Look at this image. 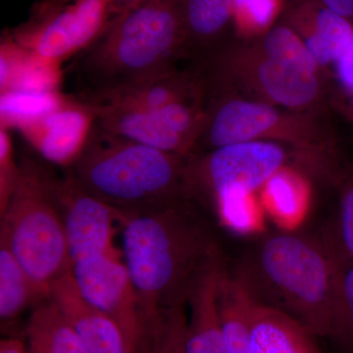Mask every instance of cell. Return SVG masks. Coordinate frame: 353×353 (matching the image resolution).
I'll return each mask as SVG.
<instances>
[{"mask_svg":"<svg viewBox=\"0 0 353 353\" xmlns=\"http://www.w3.org/2000/svg\"><path fill=\"white\" fill-rule=\"evenodd\" d=\"M183 199L122 213V256L138 296L141 326L188 304L199 272L218 250L205 222Z\"/></svg>","mask_w":353,"mask_h":353,"instance_id":"obj_1","label":"cell"},{"mask_svg":"<svg viewBox=\"0 0 353 353\" xmlns=\"http://www.w3.org/2000/svg\"><path fill=\"white\" fill-rule=\"evenodd\" d=\"M183 51L179 0H145L76 53L70 71L79 101L83 105L175 71Z\"/></svg>","mask_w":353,"mask_h":353,"instance_id":"obj_2","label":"cell"},{"mask_svg":"<svg viewBox=\"0 0 353 353\" xmlns=\"http://www.w3.org/2000/svg\"><path fill=\"white\" fill-rule=\"evenodd\" d=\"M189 157L167 152L90 126L69 173L92 194L121 213L190 199Z\"/></svg>","mask_w":353,"mask_h":353,"instance_id":"obj_3","label":"cell"},{"mask_svg":"<svg viewBox=\"0 0 353 353\" xmlns=\"http://www.w3.org/2000/svg\"><path fill=\"white\" fill-rule=\"evenodd\" d=\"M234 274L255 301L292 316L318 338H329L333 269L324 241L289 232L270 234Z\"/></svg>","mask_w":353,"mask_h":353,"instance_id":"obj_4","label":"cell"},{"mask_svg":"<svg viewBox=\"0 0 353 353\" xmlns=\"http://www.w3.org/2000/svg\"><path fill=\"white\" fill-rule=\"evenodd\" d=\"M3 241L31 279L41 299L72 270L55 178L32 160L19 165L17 182L3 212Z\"/></svg>","mask_w":353,"mask_h":353,"instance_id":"obj_5","label":"cell"},{"mask_svg":"<svg viewBox=\"0 0 353 353\" xmlns=\"http://www.w3.org/2000/svg\"><path fill=\"white\" fill-rule=\"evenodd\" d=\"M283 148L273 143L252 141L211 150L202 159L189 158L187 172L188 196L201 190L220 202L248 199L267 183L285 163Z\"/></svg>","mask_w":353,"mask_h":353,"instance_id":"obj_6","label":"cell"},{"mask_svg":"<svg viewBox=\"0 0 353 353\" xmlns=\"http://www.w3.org/2000/svg\"><path fill=\"white\" fill-rule=\"evenodd\" d=\"M109 0H57L16 32V43L43 61L54 63L79 52L110 22Z\"/></svg>","mask_w":353,"mask_h":353,"instance_id":"obj_7","label":"cell"},{"mask_svg":"<svg viewBox=\"0 0 353 353\" xmlns=\"http://www.w3.org/2000/svg\"><path fill=\"white\" fill-rule=\"evenodd\" d=\"M71 275L85 301L112 319L132 352L138 353L141 334L138 296L122 252L74 264Z\"/></svg>","mask_w":353,"mask_h":353,"instance_id":"obj_8","label":"cell"},{"mask_svg":"<svg viewBox=\"0 0 353 353\" xmlns=\"http://www.w3.org/2000/svg\"><path fill=\"white\" fill-rule=\"evenodd\" d=\"M55 194L72 266L118 250L113 241L122 213L88 194L69 172L55 179Z\"/></svg>","mask_w":353,"mask_h":353,"instance_id":"obj_9","label":"cell"},{"mask_svg":"<svg viewBox=\"0 0 353 353\" xmlns=\"http://www.w3.org/2000/svg\"><path fill=\"white\" fill-rule=\"evenodd\" d=\"M219 248L199 272L188 297L187 353H226L218 292L226 267Z\"/></svg>","mask_w":353,"mask_h":353,"instance_id":"obj_10","label":"cell"},{"mask_svg":"<svg viewBox=\"0 0 353 353\" xmlns=\"http://www.w3.org/2000/svg\"><path fill=\"white\" fill-rule=\"evenodd\" d=\"M48 299L71 323L85 353H132L118 325L85 301L71 273L53 284Z\"/></svg>","mask_w":353,"mask_h":353,"instance_id":"obj_11","label":"cell"},{"mask_svg":"<svg viewBox=\"0 0 353 353\" xmlns=\"http://www.w3.org/2000/svg\"><path fill=\"white\" fill-rule=\"evenodd\" d=\"M92 126L119 138L129 139L164 152L190 157L192 141L173 131L157 112L114 108L85 109Z\"/></svg>","mask_w":353,"mask_h":353,"instance_id":"obj_12","label":"cell"},{"mask_svg":"<svg viewBox=\"0 0 353 353\" xmlns=\"http://www.w3.org/2000/svg\"><path fill=\"white\" fill-rule=\"evenodd\" d=\"M278 121L277 111L267 104L228 101L216 109L210 119L203 118L197 138L202 134L204 143L215 150L221 146L255 141L275 126Z\"/></svg>","mask_w":353,"mask_h":353,"instance_id":"obj_13","label":"cell"},{"mask_svg":"<svg viewBox=\"0 0 353 353\" xmlns=\"http://www.w3.org/2000/svg\"><path fill=\"white\" fill-rule=\"evenodd\" d=\"M250 352L323 353L317 336L301 323L278 309L264 305L252 297Z\"/></svg>","mask_w":353,"mask_h":353,"instance_id":"obj_14","label":"cell"},{"mask_svg":"<svg viewBox=\"0 0 353 353\" xmlns=\"http://www.w3.org/2000/svg\"><path fill=\"white\" fill-rule=\"evenodd\" d=\"M199 92L189 75L172 71L148 82L105 95L87 104L83 109L114 108L132 110L157 111L172 102L194 97Z\"/></svg>","mask_w":353,"mask_h":353,"instance_id":"obj_15","label":"cell"},{"mask_svg":"<svg viewBox=\"0 0 353 353\" xmlns=\"http://www.w3.org/2000/svg\"><path fill=\"white\" fill-rule=\"evenodd\" d=\"M333 269L331 327L329 338L347 353H353V257L341 245L336 231L323 238Z\"/></svg>","mask_w":353,"mask_h":353,"instance_id":"obj_16","label":"cell"},{"mask_svg":"<svg viewBox=\"0 0 353 353\" xmlns=\"http://www.w3.org/2000/svg\"><path fill=\"white\" fill-rule=\"evenodd\" d=\"M25 334L29 353H85L71 323L50 299L34 306Z\"/></svg>","mask_w":353,"mask_h":353,"instance_id":"obj_17","label":"cell"},{"mask_svg":"<svg viewBox=\"0 0 353 353\" xmlns=\"http://www.w3.org/2000/svg\"><path fill=\"white\" fill-rule=\"evenodd\" d=\"M252 301V296L238 276L225 267L220 280L218 305L226 353H252L250 329Z\"/></svg>","mask_w":353,"mask_h":353,"instance_id":"obj_18","label":"cell"},{"mask_svg":"<svg viewBox=\"0 0 353 353\" xmlns=\"http://www.w3.org/2000/svg\"><path fill=\"white\" fill-rule=\"evenodd\" d=\"M234 0H179L183 50H208L233 19Z\"/></svg>","mask_w":353,"mask_h":353,"instance_id":"obj_19","label":"cell"},{"mask_svg":"<svg viewBox=\"0 0 353 353\" xmlns=\"http://www.w3.org/2000/svg\"><path fill=\"white\" fill-rule=\"evenodd\" d=\"M305 11L309 15L306 48L318 65L336 64L352 41L353 23L325 6L321 0L314 11L311 12L310 6Z\"/></svg>","mask_w":353,"mask_h":353,"instance_id":"obj_20","label":"cell"},{"mask_svg":"<svg viewBox=\"0 0 353 353\" xmlns=\"http://www.w3.org/2000/svg\"><path fill=\"white\" fill-rule=\"evenodd\" d=\"M259 79L273 101L289 108L306 105L315 99L319 90L313 72L269 58L260 64Z\"/></svg>","mask_w":353,"mask_h":353,"instance_id":"obj_21","label":"cell"},{"mask_svg":"<svg viewBox=\"0 0 353 353\" xmlns=\"http://www.w3.org/2000/svg\"><path fill=\"white\" fill-rule=\"evenodd\" d=\"M44 301L19 261L0 241V318L2 323L19 317L31 305Z\"/></svg>","mask_w":353,"mask_h":353,"instance_id":"obj_22","label":"cell"},{"mask_svg":"<svg viewBox=\"0 0 353 353\" xmlns=\"http://www.w3.org/2000/svg\"><path fill=\"white\" fill-rule=\"evenodd\" d=\"M188 304L161 311L141 326L138 353H187Z\"/></svg>","mask_w":353,"mask_h":353,"instance_id":"obj_23","label":"cell"},{"mask_svg":"<svg viewBox=\"0 0 353 353\" xmlns=\"http://www.w3.org/2000/svg\"><path fill=\"white\" fill-rule=\"evenodd\" d=\"M263 48L267 58L316 73L318 64L305 43L288 26H276L265 34Z\"/></svg>","mask_w":353,"mask_h":353,"instance_id":"obj_24","label":"cell"},{"mask_svg":"<svg viewBox=\"0 0 353 353\" xmlns=\"http://www.w3.org/2000/svg\"><path fill=\"white\" fill-rule=\"evenodd\" d=\"M272 208L282 220L292 222L301 214L303 203L294 181L285 173H276L266 183Z\"/></svg>","mask_w":353,"mask_h":353,"instance_id":"obj_25","label":"cell"},{"mask_svg":"<svg viewBox=\"0 0 353 353\" xmlns=\"http://www.w3.org/2000/svg\"><path fill=\"white\" fill-rule=\"evenodd\" d=\"M280 8V0H234L233 17L250 31L270 27Z\"/></svg>","mask_w":353,"mask_h":353,"instance_id":"obj_26","label":"cell"},{"mask_svg":"<svg viewBox=\"0 0 353 353\" xmlns=\"http://www.w3.org/2000/svg\"><path fill=\"white\" fill-rule=\"evenodd\" d=\"M19 165L14 161L12 143L6 131L0 134V211L3 212L17 182Z\"/></svg>","mask_w":353,"mask_h":353,"instance_id":"obj_27","label":"cell"},{"mask_svg":"<svg viewBox=\"0 0 353 353\" xmlns=\"http://www.w3.org/2000/svg\"><path fill=\"white\" fill-rule=\"evenodd\" d=\"M334 231L345 252L353 257V178L341 190L339 219Z\"/></svg>","mask_w":353,"mask_h":353,"instance_id":"obj_28","label":"cell"},{"mask_svg":"<svg viewBox=\"0 0 353 353\" xmlns=\"http://www.w3.org/2000/svg\"><path fill=\"white\" fill-rule=\"evenodd\" d=\"M336 65L341 83L348 92H353V39Z\"/></svg>","mask_w":353,"mask_h":353,"instance_id":"obj_29","label":"cell"},{"mask_svg":"<svg viewBox=\"0 0 353 353\" xmlns=\"http://www.w3.org/2000/svg\"><path fill=\"white\" fill-rule=\"evenodd\" d=\"M321 2L332 11L347 18L352 23L353 0H321Z\"/></svg>","mask_w":353,"mask_h":353,"instance_id":"obj_30","label":"cell"},{"mask_svg":"<svg viewBox=\"0 0 353 353\" xmlns=\"http://www.w3.org/2000/svg\"><path fill=\"white\" fill-rule=\"evenodd\" d=\"M143 1L145 0H109L111 20L126 13L130 9L139 6Z\"/></svg>","mask_w":353,"mask_h":353,"instance_id":"obj_31","label":"cell"},{"mask_svg":"<svg viewBox=\"0 0 353 353\" xmlns=\"http://www.w3.org/2000/svg\"><path fill=\"white\" fill-rule=\"evenodd\" d=\"M0 353H29L27 345L18 339H4L0 343Z\"/></svg>","mask_w":353,"mask_h":353,"instance_id":"obj_32","label":"cell"},{"mask_svg":"<svg viewBox=\"0 0 353 353\" xmlns=\"http://www.w3.org/2000/svg\"><path fill=\"white\" fill-rule=\"evenodd\" d=\"M350 94H352V99H350V113H352V115L353 117V92H350Z\"/></svg>","mask_w":353,"mask_h":353,"instance_id":"obj_33","label":"cell"}]
</instances>
